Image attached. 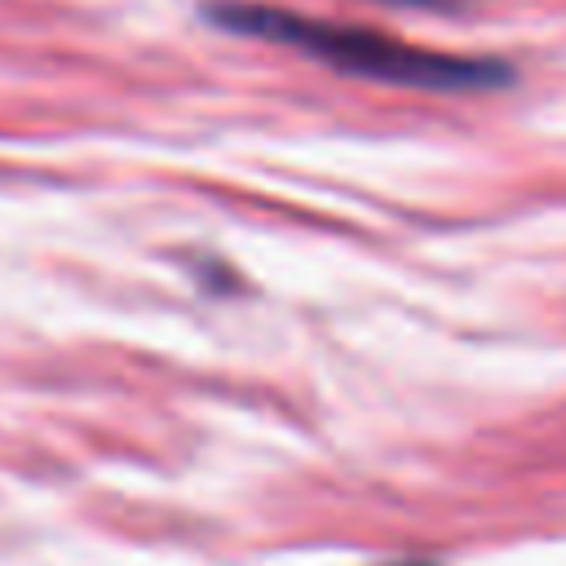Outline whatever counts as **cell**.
I'll list each match as a JSON object with an SVG mask.
<instances>
[{
    "mask_svg": "<svg viewBox=\"0 0 566 566\" xmlns=\"http://www.w3.org/2000/svg\"><path fill=\"white\" fill-rule=\"evenodd\" d=\"M208 18L234 35L270 40L301 49L340 75H363L376 84L394 88H420V93H482V88H504L513 71L495 57H460V53H438L420 44H402L385 31L367 27H336L318 18H301L287 9L270 4H243V0H221L208 9Z\"/></svg>",
    "mask_w": 566,
    "mask_h": 566,
    "instance_id": "6da1fadb",
    "label": "cell"
},
{
    "mask_svg": "<svg viewBox=\"0 0 566 566\" xmlns=\"http://www.w3.org/2000/svg\"><path fill=\"white\" fill-rule=\"evenodd\" d=\"M380 4H407V9H442L447 0H380Z\"/></svg>",
    "mask_w": 566,
    "mask_h": 566,
    "instance_id": "7a4b0ae2",
    "label": "cell"
},
{
    "mask_svg": "<svg viewBox=\"0 0 566 566\" xmlns=\"http://www.w3.org/2000/svg\"><path fill=\"white\" fill-rule=\"evenodd\" d=\"M394 566H433V562H394Z\"/></svg>",
    "mask_w": 566,
    "mask_h": 566,
    "instance_id": "3957f363",
    "label": "cell"
}]
</instances>
